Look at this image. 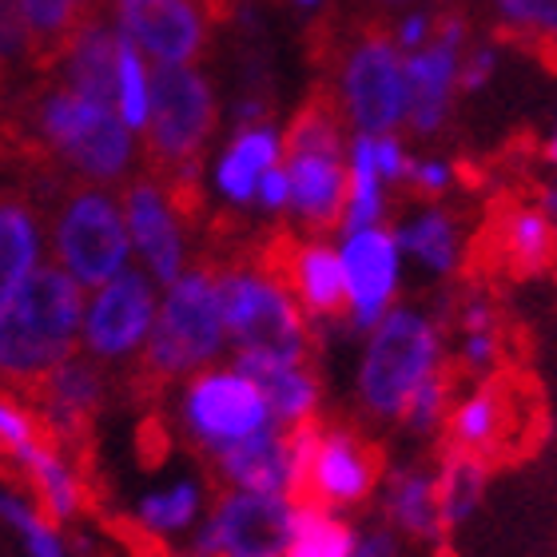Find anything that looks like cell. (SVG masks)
Listing matches in <instances>:
<instances>
[{
	"mask_svg": "<svg viewBox=\"0 0 557 557\" xmlns=\"http://www.w3.org/2000/svg\"><path fill=\"white\" fill-rule=\"evenodd\" d=\"M446 371V331L426 307L395 302L362 335L355 362V403L374 422H403V410L430 374Z\"/></svg>",
	"mask_w": 557,
	"mask_h": 557,
	"instance_id": "6da1fadb",
	"label": "cell"
},
{
	"mask_svg": "<svg viewBox=\"0 0 557 557\" xmlns=\"http://www.w3.org/2000/svg\"><path fill=\"white\" fill-rule=\"evenodd\" d=\"M84 295L57 263H40L16 299L0 311V379L12 386H36L52 367L76 355L84 323Z\"/></svg>",
	"mask_w": 557,
	"mask_h": 557,
	"instance_id": "7a4b0ae2",
	"label": "cell"
},
{
	"mask_svg": "<svg viewBox=\"0 0 557 557\" xmlns=\"http://www.w3.org/2000/svg\"><path fill=\"white\" fill-rule=\"evenodd\" d=\"M220 314L232 362H302L311 359V323L290 299L278 271L227 263L215 271Z\"/></svg>",
	"mask_w": 557,
	"mask_h": 557,
	"instance_id": "3957f363",
	"label": "cell"
},
{
	"mask_svg": "<svg viewBox=\"0 0 557 557\" xmlns=\"http://www.w3.org/2000/svg\"><path fill=\"white\" fill-rule=\"evenodd\" d=\"M347 132L338 108L314 96L283 132V172L290 187L287 215L307 232H335L347 203Z\"/></svg>",
	"mask_w": 557,
	"mask_h": 557,
	"instance_id": "277c9868",
	"label": "cell"
},
{
	"mask_svg": "<svg viewBox=\"0 0 557 557\" xmlns=\"http://www.w3.org/2000/svg\"><path fill=\"white\" fill-rule=\"evenodd\" d=\"M223 355H227V331H223L215 271L191 263L184 275L160 287L156 323L139 359L148 374L172 383L220 362Z\"/></svg>",
	"mask_w": 557,
	"mask_h": 557,
	"instance_id": "5b68a950",
	"label": "cell"
},
{
	"mask_svg": "<svg viewBox=\"0 0 557 557\" xmlns=\"http://www.w3.org/2000/svg\"><path fill=\"white\" fill-rule=\"evenodd\" d=\"M36 132L88 184H116L136 168V132L116 116V108L96 104L64 84L40 96Z\"/></svg>",
	"mask_w": 557,
	"mask_h": 557,
	"instance_id": "8992f818",
	"label": "cell"
},
{
	"mask_svg": "<svg viewBox=\"0 0 557 557\" xmlns=\"http://www.w3.org/2000/svg\"><path fill=\"white\" fill-rule=\"evenodd\" d=\"M215 124L220 100L196 64H151V108L139 136L160 172L191 180L199 156L215 136Z\"/></svg>",
	"mask_w": 557,
	"mask_h": 557,
	"instance_id": "52a82bcc",
	"label": "cell"
},
{
	"mask_svg": "<svg viewBox=\"0 0 557 557\" xmlns=\"http://www.w3.org/2000/svg\"><path fill=\"white\" fill-rule=\"evenodd\" d=\"M175 418L187 442L199 446L208 458L259 430L278 426L259 383L235 362H211L203 371L187 374L175 395Z\"/></svg>",
	"mask_w": 557,
	"mask_h": 557,
	"instance_id": "ba28073f",
	"label": "cell"
},
{
	"mask_svg": "<svg viewBox=\"0 0 557 557\" xmlns=\"http://www.w3.org/2000/svg\"><path fill=\"white\" fill-rule=\"evenodd\" d=\"M52 256L84 290L100 287L124 268H132V239L120 196L108 187H76L52 220Z\"/></svg>",
	"mask_w": 557,
	"mask_h": 557,
	"instance_id": "9c48e42d",
	"label": "cell"
},
{
	"mask_svg": "<svg viewBox=\"0 0 557 557\" xmlns=\"http://www.w3.org/2000/svg\"><path fill=\"white\" fill-rule=\"evenodd\" d=\"M391 33H367L343 52L335 108L350 132L383 136L407 124V72Z\"/></svg>",
	"mask_w": 557,
	"mask_h": 557,
	"instance_id": "30bf717a",
	"label": "cell"
},
{
	"mask_svg": "<svg viewBox=\"0 0 557 557\" xmlns=\"http://www.w3.org/2000/svg\"><path fill=\"white\" fill-rule=\"evenodd\" d=\"M379 478H383V458L362 430L350 422H311L295 498L355 513L374 498Z\"/></svg>",
	"mask_w": 557,
	"mask_h": 557,
	"instance_id": "8fae6325",
	"label": "cell"
},
{
	"mask_svg": "<svg viewBox=\"0 0 557 557\" xmlns=\"http://www.w3.org/2000/svg\"><path fill=\"white\" fill-rule=\"evenodd\" d=\"M156 307H160V283L148 271H139L136 263L88 290L81 323V347L88 350V359H136L151 335Z\"/></svg>",
	"mask_w": 557,
	"mask_h": 557,
	"instance_id": "7c38bea8",
	"label": "cell"
},
{
	"mask_svg": "<svg viewBox=\"0 0 557 557\" xmlns=\"http://www.w3.org/2000/svg\"><path fill=\"white\" fill-rule=\"evenodd\" d=\"M295 498L223 490L196 525V554L203 557H283Z\"/></svg>",
	"mask_w": 557,
	"mask_h": 557,
	"instance_id": "4fadbf2b",
	"label": "cell"
},
{
	"mask_svg": "<svg viewBox=\"0 0 557 557\" xmlns=\"http://www.w3.org/2000/svg\"><path fill=\"white\" fill-rule=\"evenodd\" d=\"M343 278H347V314L343 323L355 335H367L379 319L398 302L403 290V247L395 227L371 223V227H350L335 235Z\"/></svg>",
	"mask_w": 557,
	"mask_h": 557,
	"instance_id": "5bb4252c",
	"label": "cell"
},
{
	"mask_svg": "<svg viewBox=\"0 0 557 557\" xmlns=\"http://www.w3.org/2000/svg\"><path fill=\"white\" fill-rule=\"evenodd\" d=\"M120 208H124V223H128L132 263L139 271H148L160 287H168L172 278H180L191 268L184 211L163 180H156V175L132 180L120 196Z\"/></svg>",
	"mask_w": 557,
	"mask_h": 557,
	"instance_id": "9a60e30c",
	"label": "cell"
},
{
	"mask_svg": "<svg viewBox=\"0 0 557 557\" xmlns=\"http://www.w3.org/2000/svg\"><path fill=\"white\" fill-rule=\"evenodd\" d=\"M112 24L151 64H196L208 48L211 16L203 0H108Z\"/></svg>",
	"mask_w": 557,
	"mask_h": 557,
	"instance_id": "2e32d148",
	"label": "cell"
},
{
	"mask_svg": "<svg viewBox=\"0 0 557 557\" xmlns=\"http://www.w3.org/2000/svg\"><path fill=\"white\" fill-rule=\"evenodd\" d=\"M466 52V21L446 16L438 21L426 45L407 52V128L414 136H438L450 120L454 96H458V64Z\"/></svg>",
	"mask_w": 557,
	"mask_h": 557,
	"instance_id": "e0dca14e",
	"label": "cell"
},
{
	"mask_svg": "<svg viewBox=\"0 0 557 557\" xmlns=\"http://www.w3.org/2000/svg\"><path fill=\"white\" fill-rule=\"evenodd\" d=\"M307 434L311 422L295 430L268 426L251 434V438L235 442L227 450L211 458L215 478L223 490H251V494H299V474H302V454H307Z\"/></svg>",
	"mask_w": 557,
	"mask_h": 557,
	"instance_id": "ac0fdd59",
	"label": "cell"
},
{
	"mask_svg": "<svg viewBox=\"0 0 557 557\" xmlns=\"http://www.w3.org/2000/svg\"><path fill=\"white\" fill-rule=\"evenodd\" d=\"M278 278L287 283L290 299L299 302L302 319L311 326L343 323L347 314V278L338 244L326 239V232H311L307 239L290 244V251L278 263Z\"/></svg>",
	"mask_w": 557,
	"mask_h": 557,
	"instance_id": "d6986e66",
	"label": "cell"
},
{
	"mask_svg": "<svg viewBox=\"0 0 557 557\" xmlns=\"http://www.w3.org/2000/svg\"><path fill=\"white\" fill-rule=\"evenodd\" d=\"M383 525H391L403 542L414 546H438L446 537L438 513V478H434V462L422 458H407V462L383 466L379 490H374Z\"/></svg>",
	"mask_w": 557,
	"mask_h": 557,
	"instance_id": "ffe728a7",
	"label": "cell"
},
{
	"mask_svg": "<svg viewBox=\"0 0 557 557\" xmlns=\"http://www.w3.org/2000/svg\"><path fill=\"white\" fill-rule=\"evenodd\" d=\"M283 163V128H275L271 120L259 124H239L220 148V156L211 160V191L220 196L232 211L256 208L259 180Z\"/></svg>",
	"mask_w": 557,
	"mask_h": 557,
	"instance_id": "44dd1931",
	"label": "cell"
},
{
	"mask_svg": "<svg viewBox=\"0 0 557 557\" xmlns=\"http://www.w3.org/2000/svg\"><path fill=\"white\" fill-rule=\"evenodd\" d=\"M36 403H40V418L57 438L72 442L84 438L92 426L96 410L104 407V374L100 362L69 355V359L52 367V371L33 386Z\"/></svg>",
	"mask_w": 557,
	"mask_h": 557,
	"instance_id": "7402d4cb",
	"label": "cell"
},
{
	"mask_svg": "<svg viewBox=\"0 0 557 557\" xmlns=\"http://www.w3.org/2000/svg\"><path fill=\"white\" fill-rule=\"evenodd\" d=\"M513 422V403L510 391L494 379H478L466 395H454L450 414H446V446L462 454H478V458H494L502 454L506 438H510Z\"/></svg>",
	"mask_w": 557,
	"mask_h": 557,
	"instance_id": "603a6c76",
	"label": "cell"
},
{
	"mask_svg": "<svg viewBox=\"0 0 557 557\" xmlns=\"http://www.w3.org/2000/svg\"><path fill=\"white\" fill-rule=\"evenodd\" d=\"M403 259L426 278H454L466 263V227L446 203H422L395 227Z\"/></svg>",
	"mask_w": 557,
	"mask_h": 557,
	"instance_id": "cb8c5ba5",
	"label": "cell"
},
{
	"mask_svg": "<svg viewBox=\"0 0 557 557\" xmlns=\"http://www.w3.org/2000/svg\"><path fill=\"white\" fill-rule=\"evenodd\" d=\"M116 24L104 21V16H88L72 33L69 45L60 48V84L96 100V104L112 108V100H116Z\"/></svg>",
	"mask_w": 557,
	"mask_h": 557,
	"instance_id": "d4e9b609",
	"label": "cell"
},
{
	"mask_svg": "<svg viewBox=\"0 0 557 557\" xmlns=\"http://www.w3.org/2000/svg\"><path fill=\"white\" fill-rule=\"evenodd\" d=\"M454 355L470 379H494L506 355L502 338V314L498 302L490 299V290L474 287L454 302Z\"/></svg>",
	"mask_w": 557,
	"mask_h": 557,
	"instance_id": "484cf974",
	"label": "cell"
},
{
	"mask_svg": "<svg viewBox=\"0 0 557 557\" xmlns=\"http://www.w3.org/2000/svg\"><path fill=\"white\" fill-rule=\"evenodd\" d=\"M239 367V362H235ZM251 379L259 383L263 398H268L271 418H275L283 430L307 426V422H319V410H323V383L319 374L311 371V362H247L244 367Z\"/></svg>",
	"mask_w": 557,
	"mask_h": 557,
	"instance_id": "4316f807",
	"label": "cell"
},
{
	"mask_svg": "<svg viewBox=\"0 0 557 557\" xmlns=\"http://www.w3.org/2000/svg\"><path fill=\"white\" fill-rule=\"evenodd\" d=\"M208 513V490L191 474H180L163 486L148 490L136 502V525L156 542H172V537L196 534V525Z\"/></svg>",
	"mask_w": 557,
	"mask_h": 557,
	"instance_id": "83f0119b",
	"label": "cell"
},
{
	"mask_svg": "<svg viewBox=\"0 0 557 557\" xmlns=\"http://www.w3.org/2000/svg\"><path fill=\"white\" fill-rule=\"evenodd\" d=\"M494 247L518 275L554 268V220L537 203H513L494 223Z\"/></svg>",
	"mask_w": 557,
	"mask_h": 557,
	"instance_id": "f1b7e54d",
	"label": "cell"
},
{
	"mask_svg": "<svg viewBox=\"0 0 557 557\" xmlns=\"http://www.w3.org/2000/svg\"><path fill=\"white\" fill-rule=\"evenodd\" d=\"M40 251H45V235H40L36 211L21 199H0V311L40 268Z\"/></svg>",
	"mask_w": 557,
	"mask_h": 557,
	"instance_id": "f546056e",
	"label": "cell"
},
{
	"mask_svg": "<svg viewBox=\"0 0 557 557\" xmlns=\"http://www.w3.org/2000/svg\"><path fill=\"white\" fill-rule=\"evenodd\" d=\"M386 203H391V187L383 184V175H379V168H374L371 136H367V132H350V139H347V203H343V215H338L335 232L386 223Z\"/></svg>",
	"mask_w": 557,
	"mask_h": 557,
	"instance_id": "4dcf8cb0",
	"label": "cell"
},
{
	"mask_svg": "<svg viewBox=\"0 0 557 557\" xmlns=\"http://www.w3.org/2000/svg\"><path fill=\"white\" fill-rule=\"evenodd\" d=\"M12 462L21 466L24 474H28V482L36 486L48 522H69V518L81 513V506H84L81 478H76V470H72L69 458H64L57 446L36 442V446H28L24 454H16Z\"/></svg>",
	"mask_w": 557,
	"mask_h": 557,
	"instance_id": "1f68e13d",
	"label": "cell"
},
{
	"mask_svg": "<svg viewBox=\"0 0 557 557\" xmlns=\"http://www.w3.org/2000/svg\"><path fill=\"white\" fill-rule=\"evenodd\" d=\"M355 546H359V525L350 522V513L295 498L283 557H350Z\"/></svg>",
	"mask_w": 557,
	"mask_h": 557,
	"instance_id": "d6a6232c",
	"label": "cell"
},
{
	"mask_svg": "<svg viewBox=\"0 0 557 557\" xmlns=\"http://www.w3.org/2000/svg\"><path fill=\"white\" fill-rule=\"evenodd\" d=\"M434 478H438V513H442L446 534H450V530H462L478 513L482 498H486L490 462L478 458V454L446 450L438 462H434Z\"/></svg>",
	"mask_w": 557,
	"mask_h": 557,
	"instance_id": "836d02e7",
	"label": "cell"
},
{
	"mask_svg": "<svg viewBox=\"0 0 557 557\" xmlns=\"http://www.w3.org/2000/svg\"><path fill=\"white\" fill-rule=\"evenodd\" d=\"M21 12L36 60H57L72 33L96 16V0H12Z\"/></svg>",
	"mask_w": 557,
	"mask_h": 557,
	"instance_id": "e575fe53",
	"label": "cell"
},
{
	"mask_svg": "<svg viewBox=\"0 0 557 557\" xmlns=\"http://www.w3.org/2000/svg\"><path fill=\"white\" fill-rule=\"evenodd\" d=\"M112 108L136 136L144 132L151 108V60L124 36L116 48V100H112Z\"/></svg>",
	"mask_w": 557,
	"mask_h": 557,
	"instance_id": "d590c367",
	"label": "cell"
},
{
	"mask_svg": "<svg viewBox=\"0 0 557 557\" xmlns=\"http://www.w3.org/2000/svg\"><path fill=\"white\" fill-rule=\"evenodd\" d=\"M450 403H454L450 374H446V371L430 374L426 383H422L414 391V398L407 403V410H403V422H398V426H407L418 442L438 438L442 430H446V414H450Z\"/></svg>",
	"mask_w": 557,
	"mask_h": 557,
	"instance_id": "8d00e7d4",
	"label": "cell"
},
{
	"mask_svg": "<svg viewBox=\"0 0 557 557\" xmlns=\"http://www.w3.org/2000/svg\"><path fill=\"white\" fill-rule=\"evenodd\" d=\"M494 9L513 33L557 40V0H494Z\"/></svg>",
	"mask_w": 557,
	"mask_h": 557,
	"instance_id": "74e56055",
	"label": "cell"
},
{
	"mask_svg": "<svg viewBox=\"0 0 557 557\" xmlns=\"http://www.w3.org/2000/svg\"><path fill=\"white\" fill-rule=\"evenodd\" d=\"M403 184H407L418 199L442 203V199L454 191V184H458V168H454L450 160H442V156H410V168Z\"/></svg>",
	"mask_w": 557,
	"mask_h": 557,
	"instance_id": "f35d334b",
	"label": "cell"
},
{
	"mask_svg": "<svg viewBox=\"0 0 557 557\" xmlns=\"http://www.w3.org/2000/svg\"><path fill=\"white\" fill-rule=\"evenodd\" d=\"M45 442V430H40V418L33 410H24L21 403L0 395V450L4 454H24L28 446Z\"/></svg>",
	"mask_w": 557,
	"mask_h": 557,
	"instance_id": "ab89813d",
	"label": "cell"
},
{
	"mask_svg": "<svg viewBox=\"0 0 557 557\" xmlns=\"http://www.w3.org/2000/svg\"><path fill=\"white\" fill-rule=\"evenodd\" d=\"M21 60H36L33 57V40H28V28H24L21 12L12 0H0V72L21 64Z\"/></svg>",
	"mask_w": 557,
	"mask_h": 557,
	"instance_id": "60d3db41",
	"label": "cell"
},
{
	"mask_svg": "<svg viewBox=\"0 0 557 557\" xmlns=\"http://www.w3.org/2000/svg\"><path fill=\"white\" fill-rule=\"evenodd\" d=\"M371 151H374V168L383 175L386 187H398L407 180L410 168V151L407 144L398 139V132H383V136H371Z\"/></svg>",
	"mask_w": 557,
	"mask_h": 557,
	"instance_id": "b9f144b4",
	"label": "cell"
},
{
	"mask_svg": "<svg viewBox=\"0 0 557 557\" xmlns=\"http://www.w3.org/2000/svg\"><path fill=\"white\" fill-rule=\"evenodd\" d=\"M498 72V48L494 45H474L462 52L458 64V92H482Z\"/></svg>",
	"mask_w": 557,
	"mask_h": 557,
	"instance_id": "7bdbcfd3",
	"label": "cell"
},
{
	"mask_svg": "<svg viewBox=\"0 0 557 557\" xmlns=\"http://www.w3.org/2000/svg\"><path fill=\"white\" fill-rule=\"evenodd\" d=\"M290 208V187H287V172H283V163H275L263 180H259V191H256V211L259 215H268V220H278V215H287Z\"/></svg>",
	"mask_w": 557,
	"mask_h": 557,
	"instance_id": "ee69618b",
	"label": "cell"
},
{
	"mask_svg": "<svg viewBox=\"0 0 557 557\" xmlns=\"http://www.w3.org/2000/svg\"><path fill=\"white\" fill-rule=\"evenodd\" d=\"M350 557H407V542L391 525H374V530H359V546Z\"/></svg>",
	"mask_w": 557,
	"mask_h": 557,
	"instance_id": "f6af8a7d",
	"label": "cell"
},
{
	"mask_svg": "<svg viewBox=\"0 0 557 557\" xmlns=\"http://www.w3.org/2000/svg\"><path fill=\"white\" fill-rule=\"evenodd\" d=\"M434 28H438V21H434L430 12H407V16L395 24V33L391 36H395V45L403 48V57H407V52L426 45L430 36H434Z\"/></svg>",
	"mask_w": 557,
	"mask_h": 557,
	"instance_id": "bcb514c9",
	"label": "cell"
},
{
	"mask_svg": "<svg viewBox=\"0 0 557 557\" xmlns=\"http://www.w3.org/2000/svg\"><path fill=\"white\" fill-rule=\"evenodd\" d=\"M537 208L546 211L549 220H554V223H557V184H549V187H546V191H542V196H537Z\"/></svg>",
	"mask_w": 557,
	"mask_h": 557,
	"instance_id": "7dc6e473",
	"label": "cell"
},
{
	"mask_svg": "<svg viewBox=\"0 0 557 557\" xmlns=\"http://www.w3.org/2000/svg\"><path fill=\"white\" fill-rule=\"evenodd\" d=\"M546 163H549V168H557V124L549 128V136H546Z\"/></svg>",
	"mask_w": 557,
	"mask_h": 557,
	"instance_id": "c3c4849f",
	"label": "cell"
},
{
	"mask_svg": "<svg viewBox=\"0 0 557 557\" xmlns=\"http://www.w3.org/2000/svg\"><path fill=\"white\" fill-rule=\"evenodd\" d=\"M299 12H314V9H323V0H290Z\"/></svg>",
	"mask_w": 557,
	"mask_h": 557,
	"instance_id": "681fc988",
	"label": "cell"
},
{
	"mask_svg": "<svg viewBox=\"0 0 557 557\" xmlns=\"http://www.w3.org/2000/svg\"><path fill=\"white\" fill-rule=\"evenodd\" d=\"M554 263H557V223H554Z\"/></svg>",
	"mask_w": 557,
	"mask_h": 557,
	"instance_id": "f907efd6",
	"label": "cell"
},
{
	"mask_svg": "<svg viewBox=\"0 0 557 557\" xmlns=\"http://www.w3.org/2000/svg\"><path fill=\"white\" fill-rule=\"evenodd\" d=\"M386 4H407V0H386Z\"/></svg>",
	"mask_w": 557,
	"mask_h": 557,
	"instance_id": "816d5d0a",
	"label": "cell"
},
{
	"mask_svg": "<svg viewBox=\"0 0 557 557\" xmlns=\"http://www.w3.org/2000/svg\"><path fill=\"white\" fill-rule=\"evenodd\" d=\"M187 557H203V554H187Z\"/></svg>",
	"mask_w": 557,
	"mask_h": 557,
	"instance_id": "f5cc1de1",
	"label": "cell"
}]
</instances>
